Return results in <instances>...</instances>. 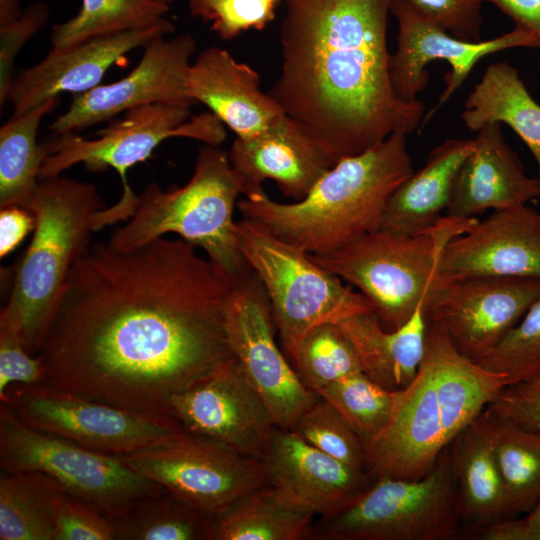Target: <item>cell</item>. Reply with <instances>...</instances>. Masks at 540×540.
I'll return each instance as SVG.
<instances>
[{
  "label": "cell",
  "mask_w": 540,
  "mask_h": 540,
  "mask_svg": "<svg viewBox=\"0 0 540 540\" xmlns=\"http://www.w3.org/2000/svg\"><path fill=\"white\" fill-rule=\"evenodd\" d=\"M197 247L160 237L132 251L90 243L72 266L38 356L41 383L144 414L233 354L232 285Z\"/></svg>",
  "instance_id": "1"
},
{
  "label": "cell",
  "mask_w": 540,
  "mask_h": 540,
  "mask_svg": "<svg viewBox=\"0 0 540 540\" xmlns=\"http://www.w3.org/2000/svg\"><path fill=\"white\" fill-rule=\"evenodd\" d=\"M281 69L268 92L331 166L421 126L425 105L394 92L393 0H284Z\"/></svg>",
  "instance_id": "2"
},
{
  "label": "cell",
  "mask_w": 540,
  "mask_h": 540,
  "mask_svg": "<svg viewBox=\"0 0 540 540\" xmlns=\"http://www.w3.org/2000/svg\"><path fill=\"white\" fill-rule=\"evenodd\" d=\"M427 321V320H426ZM509 384L452 344L441 325L427 321L425 353L383 432L368 446L375 478L420 479L441 452Z\"/></svg>",
  "instance_id": "3"
},
{
  "label": "cell",
  "mask_w": 540,
  "mask_h": 540,
  "mask_svg": "<svg viewBox=\"0 0 540 540\" xmlns=\"http://www.w3.org/2000/svg\"><path fill=\"white\" fill-rule=\"evenodd\" d=\"M412 173L406 135L394 133L335 163L301 200L282 203L262 192L237 208L307 253L326 254L380 229L390 197Z\"/></svg>",
  "instance_id": "4"
},
{
  "label": "cell",
  "mask_w": 540,
  "mask_h": 540,
  "mask_svg": "<svg viewBox=\"0 0 540 540\" xmlns=\"http://www.w3.org/2000/svg\"><path fill=\"white\" fill-rule=\"evenodd\" d=\"M103 208L90 183L60 176L39 181L28 207L33 237L0 314V331L16 334L31 355L41 349L70 270L91 243Z\"/></svg>",
  "instance_id": "5"
},
{
  "label": "cell",
  "mask_w": 540,
  "mask_h": 540,
  "mask_svg": "<svg viewBox=\"0 0 540 540\" xmlns=\"http://www.w3.org/2000/svg\"><path fill=\"white\" fill-rule=\"evenodd\" d=\"M240 194L228 153L205 144L198 151L189 181L168 190L156 183L147 185L130 220L107 243L118 251H132L175 233L202 249L235 285L252 273L239 250L233 219Z\"/></svg>",
  "instance_id": "6"
},
{
  "label": "cell",
  "mask_w": 540,
  "mask_h": 540,
  "mask_svg": "<svg viewBox=\"0 0 540 540\" xmlns=\"http://www.w3.org/2000/svg\"><path fill=\"white\" fill-rule=\"evenodd\" d=\"M477 221L444 215L431 228L410 235L380 228L335 251L309 256L355 286L381 326L393 331L424 302L446 244Z\"/></svg>",
  "instance_id": "7"
},
{
  "label": "cell",
  "mask_w": 540,
  "mask_h": 540,
  "mask_svg": "<svg viewBox=\"0 0 540 540\" xmlns=\"http://www.w3.org/2000/svg\"><path fill=\"white\" fill-rule=\"evenodd\" d=\"M239 250L268 297L275 329L287 358L312 328L372 312L365 297L255 221L236 222Z\"/></svg>",
  "instance_id": "8"
},
{
  "label": "cell",
  "mask_w": 540,
  "mask_h": 540,
  "mask_svg": "<svg viewBox=\"0 0 540 540\" xmlns=\"http://www.w3.org/2000/svg\"><path fill=\"white\" fill-rule=\"evenodd\" d=\"M449 448L420 479L381 476L346 508L318 517L314 540H448L460 532Z\"/></svg>",
  "instance_id": "9"
},
{
  "label": "cell",
  "mask_w": 540,
  "mask_h": 540,
  "mask_svg": "<svg viewBox=\"0 0 540 540\" xmlns=\"http://www.w3.org/2000/svg\"><path fill=\"white\" fill-rule=\"evenodd\" d=\"M0 464L7 472H37L104 514L130 500L167 491L119 456L92 451L34 429L0 405Z\"/></svg>",
  "instance_id": "10"
},
{
  "label": "cell",
  "mask_w": 540,
  "mask_h": 540,
  "mask_svg": "<svg viewBox=\"0 0 540 540\" xmlns=\"http://www.w3.org/2000/svg\"><path fill=\"white\" fill-rule=\"evenodd\" d=\"M0 401L34 429L119 457L186 433L173 416L126 410L43 383L11 385Z\"/></svg>",
  "instance_id": "11"
},
{
  "label": "cell",
  "mask_w": 540,
  "mask_h": 540,
  "mask_svg": "<svg viewBox=\"0 0 540 540\" xmlns=\"http://www.w3.org/2000/svg\"><path fill=\"white\" fill-rule=\"evenodd\" d=\"M191 106L155 103L124 113L87 139L76 133L53 136L47 142L49 154L39 173V179L60 176L76 164L91 172L113 168L121 177L122 187L128 186L129 168L148 159L165 140L190 138L218 146L225 140L224 124L211 112L190 116Z\"/></svg>",
  "instance_id": "12"
},
{
  "label": "cell",
  "mask_w": 540,
  "mask_h": 540,
  "mask_svg": "<svg viewBox=\"0 0 540 540\" xmlns=\"http://www.w3.org/2000/svg\"><path fill=\"white\" fill-rule=\"evenodd\" d=\"M121 459L168 493L213 516L267 484L261 459L188 432Z\"/></svg>",
  "instance_id": "13"
},
{
  "label": "cell",
  "mask_w": 540,
  "mask_h": 540,
  "mask_svg": "<svg viewBox=\"0 0 540 540\" xmlns=\"http://www.w3.org/2000/svg\"><path fill=\"white\" fill-rule=\"evenodd\" d=\"M540 297V279L437 272L424 300L427 321L438 323L454 347L478 361Z\"/></svg>",
  "instance_id": "14"
},
{
  "label": "cell",
  "mask_w": 540,
  "mask_h": 540,
  "mask_svg": "<svg viewBox=\"0 0 540 540\" xmlns=\"http://www.w3.org/2000/svg\"><path fill=\"white\" fill-rule=\"evenodd\" d=\"M225 332L233 356L276 427L293 429L318 395L304 385L278 347L270 303L253 271L232 287L225 306Z\"/></svg>",
  "instance_id": "15"
},
{
  "label": "cell",
  "mask_w": 540,
  "mask_h": 540,
  "mask_svg": "<svg viewBox=\"0 0 540 540\" xmlns=\"http://www.w3.org/2000/svg\"><path fill=\"white\" fill-rule=\"evenodd\" d=\"M391 13L398 25L397 44L390 54L389 72L395 94L405 102H415L429 82L430 62L443 60L451 71L435 106L424 115L421 127L450 99L484 57L517 47L537 48L535 38L514 28L498 37L469 42L459 39L415 12L404 0H393Z\"/></svg>",
  "instance_id": "16"
},
{
  "label": "cell",
  "mask_w": 540,
  "mask_h": 540,
  "mask_svg": "<svg viewBox=\"0 0 540 540\" xmlns=\"http://www.w3.org/2000/svg\"><path fill=\"white\" fill-rule=\"evenodd\" d=\"M170 411L186 432L257 459L276 427L233 355L175 395Z\"/></svg>",
  "instance_id": "17"
},
{
  "label": "cell",
  "mask_w": 540,
  "mask_h": 540,
  "mask_svg": "<svg viewBox=\"0 0 540 540\" xmlns=\"http://www.w3.org/2000/svg\"><path fill=\"white\" fill-rule=\"evenodd\" d=\"M195 50L190 34L151 40L138 64L122 79L73 95L69 108L50 124L51 135L76 133L149 104L192 106L185 84Z\"/></svg>",
  "instance_id": "18"
},
{
  "label": "cell",
  "mask_w": 540,
  "mask_h": 540,
  "mask_svg": "<svg viewBox=\"0 0 540 540\" xmlns=\"http://www.w3.org/2000/svg\"><path fill=\"white\" fill-rule=\"evenodd\" d=\"M261 461L267 484L316 517L346 508L375 480L369 471L331 457L292 429L275 427Z\"/></svg>",
  "instance_id": "19"
},
{
  "label": "cell",
  "mask_w": 540,
  "mask_h": 540,
  "mask_svg": "<svg viewBox=\"0 0 540 540\" xmlns=\"http://www.w3.org/2000/svg\"><path fill=\"white\" fill-rule=\"evenodd\" d=\"M174 30L165 17L142 28L91 38L62 50L51 49L37 64L14 76L7 100L13 114L62 93L77 95L99 86L107 70L128 52Z\"/></svg>",
  "instance_id": "20"
},
{
  "label": "cell",
  "mask_w": 540,
  "mask_h": 540,
  "mask_svg": "<svg viewBox=\"0 0 540 540\" xmlns=\"http://www.w3.org/2000/svg\"><path fill=\"white\" fill-rule=\"evenodd\" d=\"M438 271L540 279V213L527 204L495 210L446 244Z\"/></svg>",
  "instance_id": "21"
},
{
  "label": "cell",
  "mask_w": 540,
  "mask_h": 540,
  "mask_svg": "<svg viewBox=\"0 0 540 540\" xmlns=\"http://www.w3.org/2000/svg\"><path fill=\"white\" fill-rule=\"evenodd\" d=\"M185 86L193 103L208 107L239 139L256 137L286 116L261 90L257 71L218 46L204 49L192 61Z\"/></svg>",
  "instance_id": "22"
},
{
  "label": "cell",
  "mask_w": 540,
  "mask_h": 540,
  "mask_svg": "<svg viewBox=\"0 0 540 540\" xmlns=\"http://www.w3.org/2000/svg\"><path fill=\"white\" fill-rule=\"evenodd\" d=\"M228 157L243 195L262 193L263 183L273 180L294 201L305 197L332 167L288 116L256 137L235 138Z\"/></svg>",
  "instance_id": "23"
},
{
  "label": "cell",
  "mask_w": 540,
  "mask_h": 540,
  "mask_svg": "<svg viewBox=\"0 0 540 540\" xmlns=\"http://www.w3.org/2000/svg\"><path fill=\"white\" fill-rule=\"evenodd\" d=\"M475 148L463 163L445 215L476 218L487 210H502L540 198V178L529 177L508 145L500 123L477 131Z\"/></svg>",
  "instance_id": "24"
},
{
  "label": "cell",
  "mask_w": 540,
  "mask_h": 540,
  "mask_svg": "<svg viewBox=\"0 0 540 540\" xmlns=\"http://www.w3.org/2000/svg\"><path fill=\"white\" fill-rule=\"evenodd\" d=\"M456 482L460 529L476 536L512 518L505 485L487 432L483 411L449 444Z\"/></svg>",
  "instance_id": "25"
},
{
  "label": "cell",
  "mask_w": 540,
  "mask_h": 540,
  "mask_svg": "<svg viewBox=\"0 0 540 540\" xmlns=\"http://www.w3.org/2000/svg\"><path fill=\"white\" fill-rule=\"evenodd\" d=\"M475 148V139H446L433 148L423 167L390 197L381 229L416 234L434 226L446 212L459 171Z\"/></svg>",
  "instance_id": "26"
},
{
  "label": "cell",
  "mask_w": 540,
  "mask_h": 540,
  "mask_svg": "<svg viewBox=\"0 0 540 540\" xmlns=\"http://www.w3.org/2000/svg\"><path fill=\"white\" fill-rule=\"evenodd\" d=\"M336 324L355 347L362 371L371 380L397 391L414 379L425 353L424 302L393 331L385 330L373 312L357 313Z\"/></svg>",
  "instance_id": "27"
},
{
  "label": "cell",
  "mask_w": 540,
  "mask_h": 540,
  "mask_svg": "<svg viewBox=\"0 0 540 540\" xmlns=\"http://www.w3.org/2000/svg\"><path fill=\"white\" fill-rule=\"evenodd\" d=\"M461 119L473 132L488 123L508 125L531 151L540 178V105L514 66L502 61L489 65L467 96Z\"/></svg>",
  "instance_id": "28"
},
{
  "label": "cell",
  "mask_w": 540,
  "mask_h": 540,
  "mask_svg": "<svg viewBox=\"0 0 540 540\" xmlns=\"http://www.w3.org/2000/svg\"><path fill=\"white\" fill-rule=\"evenodd\" d=\"M315 518L265 484L215 516L214 540L311 539Z\"/></svg>",
  "instance_id": "29"
},
{
  "label": "cell",
  "mask_w": 540,
  "mask_h": 540,
  "mask_svg": "<svg viewBox=\"0 0 540 540\" xmlns=\"http://www.w3.org/2000/svg\"><path fill=\"white\" fill-rule=\"evenodd\" d=\"M117 540H214L215 516L170 493L142 497L105 513Z\"/></svg>",
  "instance_id": "30"
},
{
  "label": "cell",
  "mask_w": 540,
  "mask_h": 540,
  "mask_svg": "<svg viewBox=\"0 0 540 540\" xmlns=\"http://www.w3.org/2000/svg\"><path fill=\"white\" fill-rule=\"evenodd\" d=\"M49 99L12 117L0 129V206L28 209L39 184V173L49 154L37 143L43 117L57 104Z\"/></svg>",
  "instance_id": "31"
},
{
  "label": "cell",
  "mask_w": 540,
  "mask_h": 540,
  "mask_svg": "<svg viewBox=\"0 0 540 540\" xmlns=\"http://www.w3.org/2000/svg\"><path fill=\"white\" fill-rule=\"evenodd\" d=\"M489 439L513 516L540 498V432L483 411Z\"/></svg>",
  "instance_id": "32"
},
{
  "label": "cell",
  "mask_w": 540,
  "mask_h": 540,
  "mask_svg": "<svg viewBox=\"0 0 540 540\" xmlns=\"http://www.w3.org/2000/svg\"><path fill=\"white\" fill-rule=\"evenodd\" d=\"M52 478L37 472L0 475V539L56 540L51 511Z\"/></svg>",
  "instance_id": "33"
},
{
  "label": "cell",
  "mask_w": 540,
  "mask_h": 540,
  "mask_svg": "<svg viewBox=\"0 0 540 540\" xmlns=\"http://www.w3.org/2000/svg\"><path fill=\"white\" fill-rule=\"evenodd\" d=\"M169 9L157 0H82L73 17L53 26L51 49L62 50L91 38L154 24Z\"/></svg>",
  "instance_id": "34"
},
{
  "label": "cell",
  "mask_w": 540,
  "mask_h": 540,
  "mask_svg": "<svg viewBox=\"0 0 540 540\" xmlns=\"http://www.w3.org/2000/svg\"><path fill=\"white\" fill-rule=\"evenodd\" d=\"M316 394L339 411L368 447L390 422L400 390H388L359 371L320 388Z\"/></svg>",
  "instance_id": "35"
},
{
  "label": "cell",
  "mask_w": 540,
  "mask_h": 540,
  "mask_svg": "<svg viewBox=\"0 0 540 540\" xmlns=\"http://www.w3.org/2000/svg\"><path fill=\"white\" fill-rule=\"evenodd\" d=\"M288 359L304 385L315 393L344 376L362 371L355 347L336 323L309 330Z\"/></svg>",
  "instance_id": "36"
},
{
  "label": "cell",
  "mask_w": 540,
  "mask_h": 540,
  "mask_svg": "<svg viewBox=\"0 0 540 540\" xmlns=\"http://www.w3.org/2000/svg\"><path fill=\"white\" fill-rule=\"evenodd\" d=\"M292 430L331 457L352 468L368 471L367 444L339 411L319 395Z\"/></svg>",
  "instance_id": "37"
},
{
  "label": "cell",
  "mask_w": 540,
  "mask_h": 540,
  "mask_svg": "<svg viewBox=\"0 0 540 540\" xmlns=\"http://www.w3.org/2000/svg\"><path fill=\"white\" fill-rule=\"evenodd\" d=\"M509 384L540 377V297L487 355L476 361Z\"/></svg>",
  "instance_id": "38"
},
{
  "label": "cell",
  "mask_w": 540,
  "mask_h": 540,
  "mask_svg": "<svg viewBox=\"0 0 540 540\" xmlns=\"http://www.w3.org/2000/svg\"><path fill=\"white\" fill-rule=\"evenodd\" d=\"M272 0H189L190 13L211 23V29L225 40L250 29L261 30L275 17Z\"/></svg>",
  "instance_id": "39"
},
{
  "label": "cell",
  "mask_w": 540,
  "mask_h": 540,
  "mask_svg": "<svg viewBox=\"0 0 540 540\" xmlns=\"http://www.w3.org/2000/svg\"><path fill=\"white\" fill-rule=\"evenodd\" d=\"M51 511L56 540H112L114 534L107 516L66 492L56 483L51 495Z\"/></svg>",
  "instance_id": "40"
},
{
  "label": "cell",
  "mask_w": 540,
  "mask_h": 540,
  "mask_svg": "<svg viewBox=\"0 0 540 540\" xmlns=\"http://www.w3.org/2000/svg\"><path fill=\"white\" fill-rule=\"evenodd\" d=\"M415 12L453 36L481 41L482 14L485 0H404Z\"/></svg>",
  "instance_id": "41"
},
{
  "label": "cell",
  "mask_w": 540,
  "mask_h": 540,
  "mask_svg": "<svg viewBox=\"0 0 540 540\" xmlns=\"http://www.w3.org/2000/svg\"><path fill=\"white\" fill-rule=\"evenodd\" d=\"M49 8L42 1L31 3L15 20L0 25V105L8 100L16 57L25 44L46 24Z\"/></svg>",
  "instance_id": "42"
},
{
  "label": "cell",
  "mask_w": 540,
  "mask_h": 540,
  "mask_svg": "<svg viewBox=\"0 0 540 540\" xmlns=\"http://www.w3.org/2000/svg\"><path fill=\"white\" fill-rule=\"evenodd\" d=\"M487 409L501 418L540 432V377L504 386Z\"/></svg>",
  "instance_id": "43"
},
{
  "label": "cell",
  "mask_w": 540,
  "mask_h": 540,
  "mask_svg": "<svg viewBox=\"0 0 540 540\" xmlns=\"http://www.w3.org/2000/svg\"><path fill=\"white\" fill-rule=\"evenodd\" d=\"M43 376L41 358L31 355L16 334L0 331V399L11 385L41 383Z\"/></svg>",
  "instance_id": "44"
},
{
  "label": "cell",
  "mask_w": 540,
  "mask_h": 540,
  "mask_svg": "<svg viewBox=\"0 0 540 540\" xmlns=\"http://www.w3.org/2000/svg\"><path fill=\"white\" fill-rule=\"evenodd\" d=\"M520 519L508 518L494 523L476 536L483 540H540V498Z\"/></svg>",
  "instance_id": "45"
},
{
  "label": "cell",
  "mask_w": 540,
  "mask_h": 540,
  "mask_svg": "<svg viewBox=\"0 0 540 540\" xmlns=\"http://www.w3.org/2000/svg\"><path fill=\"white\" fill-rule=\"evenodd\" d=\"M34 228L32 213L22 207L1 208L0 212V256L11 253Z\"/></svg>",
  "instance_id": "46"
},
{
  "label": "cell",
  "mask_w": 540,
  "mask_h": 540,
  "mask_svg": "<svg viewBox=\"0 0 540 540\" xmlns=\"http://www.w3.org/2000/svg\"><path fill=\"white\" fill-rule=\"evenodd\" d=\"M500 9L515 27L530 33L540 48V0H485Z\"/></svg>",
  "instance_id": "47"
},
{
  "label": "cell",
  "mask_w": 540,
  "mask_h": 540,
  "mask_svg": "<svg viewBox=\"0 0 540 540\" xmlns=\"http://www.w3.org/2000/svg\"><path fill=\"white\" fill-rule=\"evenodd\" d=\"M22 12L20 0H0V25L15 20Z\"/></svg>",
  "instance_id": "48"
},
{
  "label": "cell",
  "mask_w": 540,
  "mask_h": 540,
  "mask_svg": "<svg viewBox=\"0 0 540 540\" xmlns=\"http://www.w3.org/2000/svg\"><path fill=\"white\" fill-rule=\"evenodd\" d=\"M161 2L162 4H165L170 7V5L174 2V0H157Z\"/></svg>",
  "instance_id": "49"
},
{
  "label": "cell",
  "mask_w": 540,
  "mask_h": 540,
  "mask_svg": "<svg viewBox=\"0 0 540 540\" xmlns=\"http://www.w3.org/2000/svg\"><path fill=\"white\" fill-rule=\"evenodd\" d=\"M272 1H274V2L278 3V2L280 1V0H272Z\"/></svg>",
  "instance_id": "50"
}]
</instances>
